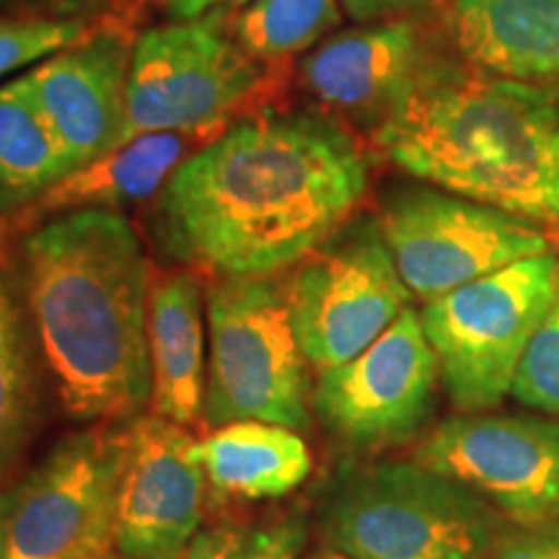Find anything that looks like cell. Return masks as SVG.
I'll return each mask as SVG.
<instances>
[{
  "label": "cell",
  "mask_w": 559,
  "mask_h": 559,
  "mask_svg": "<svg viewBox=\"0 0 559 559\" xmlns=\"http://www.w3.org/2000/svg\"><path fill=\"white\" fill-rule=\"evenodd\" d=\"M124 425L70 432L0 487V559H91L115 549Z\"/></svg>",
  "instance_id": "obj_7"
},
{
  "label": "cell",
  "mask_w": 559,
  "mask_h": 559,
  "mask_svg": "<svg viewBox=\"0 0 559 559\" xmlns=\"http://www.w3.org/2000/svg\"><path fill=\"white\" fill-rule=\"evenodd\" d=\"M205 285L194 272L153 277L148 298L151 415L194 428L207 376Z\"/></svg>",
  "instance_id": "obj_16"
},
{
  "label": "cell",
  "mask_w": 559,
  "mask_h": 559,
  "mask_svg": "<svg viewBox=\"0 0 559 559\" xmlns=\"http://www.w3.org/2000/svg\"><path fill=\"white\" fill-rule=\"evenodd\" d=\"M198 138H205V132H153L130 140L60 179L29 207V218H55L73 210H117L148 200L164 190Z\"/></svg>",
  "instance_id": "obj_19"
},
{
  "label": "cell",
  "mask_w": 559,
  "mask_h": 559,
  "mask_svg": "<svg viewBox=\"0 0 559 559\" xmlns=\"http://www.w3.org/2000/svg\"><path fill=\"white\" fill-rule=\"evenodd\" d=\"M132 47L122 32H88L24 75L75 169L122 145Z\"/></svg>",
  "instance_id": "obj_15"
},
{
  "label": "cell",
  "mask_w": 559,
  "mask_h": 559,
  "mask_svg": "<svg viewBox=\"0 0 559 559\" xmlns=\"http://www.w3.org/2000/svg\"><path fill=\"white\" fill-rule=\"evenodd\" d=\"M207 376L202 425L311 428L309 360L293 332L283 275L213 277L205 288Z\"/></svg>",
  "instance_id": "obj_5"
},
{
  "label": "cell",
  "mask_w": 559,
  "mask_h": 559,
  "mask_svg": "<svg viewBox=\"0 0 559 559\" xmlns=\"http://www.w3.org/2000/svg\"><path fill=\"white\" fill-rule=\"evenodd\" d=\"M477 559H559V526L510 523Z\"/></svg>",
  "instance_id": "obj_26"
},
{
  "label": "cell",
  "mask_w": 559,
  "mask_h": 559,
  "mask_svg": "<svg viewBox=\"0 0 559 559\" xmlns=\"http://www.w3.org/2000/svg\"><path fill=\"white\" fill-rule=\"evenodd\" d=\"M115 0H0V16L39 21H88Z\"/></svg>",
  "instance_id": "obj_27"
},
{
  "label": "cell",
  "mask_w": 559,
  "mask_h": 559,
  "mask_svg": "<svg viewBox=\"0 0 559 559\" xmlns=\"http://www.w3.org/2000/svg\"><path fill=\"white\" fill-rule=\"evenodd\" d=\"M559 257H528L423 304L440 386L459 412H489L513 394L521 362L555 304Z\"/></svg>",
  "instance_id": "obj_6"
},
{
  "label": "cell",
  "mask_w": 559,
  "mask_h": 559,
  "mask_svg": "<svg viewBox=\"0 0 559 559\" xmlns=\"http://www.w3.org/2000/svg\"><path fill=\"white\" fill-rule=\"evenodd\" d=\"M513 396L523 407L559 417V283L555 304L521 362Z\"/></svg>",
  "instance_id": "obj_24"
},
{
  "label": "cell",
  "mask_w": 559,
  "mask_h": 559,
  "mask_svg": "<svg viewBox=\"0 0 559 559\" xmlns=\"http://www.w3.org/2000/svg\"><path fill=\"white\" fill-rule=\"evenodd\" d=\"M391 164L559 241V94L544 83L443 68L373 132Z\"/></svg>",
  "instance_id": "obj_3"
},
{
  "label": "cell",
  "mask_w": 559,
  "mask_h": 559,
  "mask_svg": "<svg viewBox=\"0 0 559 559\" xmlns=\"http://www.w3.org/2000/svg\"><path fill=\"white\" fill-rule=\"evenodd\" d=\"M449 66L415 21L394 19L326 39L300 62V83L321 107L376 132Z\"/></svg>",
  "instance_id": "obj_14"
},
{
  "label": "cell",
  "mask_w": 559,
  "mask_h": 559,
  "mask_svg": "<svg viewBox=\"0 0 559 559\" xmlns=\"http://www.w3.org/2000/svg\"><path fill=\"white\" fill-rule=\"evenodd\" d=\"M264 83L223 9L153 26L135 39L122 145L153 132H205L226 120Z\"/></svg>",
  "instance_id": "obj_9"
},
{
  "label": "cell",
  "mask_w": 559,
  "mask_h": 559,
  "mask_svg": "<svg viewBox=\"0 0 559 559\" xmlns=\"http://www.w3.org/2000/svg\"><path fill=\"white\" fill-rule=\"evenodd\" d=\"M210 498L277 500L309 479L313 456L298 430L270 423H230L200 440Z\"/></svg>",
  "instance_id": "obj_18"
},
{
  "label": "cell",
  "mask_w": 559,
  "mask_h": 559,
  "mask_svg": "<svg viewBox=\"0 0 559 559\" xmlns=\"http://www.w3.org/2000/svg\"><path fill=\"white\" fill-rule=\"evenodd\" d=\"M368 177L366 151L332 117L262 115L174 169L158 192L160 236L215 277L285 275L353 218Z\"/></svg>",
  "instance_id": "obj_1"
},
{
  "label": "cell",
  "mask_w": 559,
  "mask_h": 559,
  "mask_svg": "<svg viewBox=\"0 0 559 559\" xmlns=\"http://www.w3.org/2000/svg\"><path fill=\"white\" fill-rule=\"evenodd\" d=\"M438 386V358L419 311L409 306L360 355L321 370L311 391V412L347 451L379 453L428 428Z\"/></svg>",
  "instance_id": "obj_11"
},
{
  "label": "cell",
  "mask_w": 559,
  "mask_h": 559,
  "mask_svg": "<svg viewBox=\"0 0 559 559\" xmlns=\"http://www.w3.org/2000/svg\"><path fill=\"white\" fill-rule=\"evenodd\" d=\"M306 542H309V519L298 510H290L247 528L239 559H300Z\"/></svg>",
  "instance_id": "obj_25"
},
{
  "label": "cell",
  "mask_w": 559,
  "mask_h": 559,
  "mask_svg": "<svg viewBox=\"0 0 559 559\" xmlns=\"http://www.w3.org/2000/svg\"><path fill=\"white\" fill-rule=\"evenodd\" d=\"M283 280L293 332L317 373L353 360L412 306L379 215L349 218Z\"/></svg>",
  "instance_id": "obj_8"
},
{
  "label": "cell",
  "mask_w": 559,
  "mask_h": 559,
  "mask_svg": "<svg viewBox=\"0 0 559 559\" xmlns=\"http://www.w3.org/2000/svg\"><path fill=\"white\" fill-rule=\"evenodd\" d=\"M340 24V0H249L234 34L251 58L267 62L311 50Z\"/></svg>",
  "instance_id": "obj_22"
},
{
  "label": "cell",
  "mask_w": 559,
  "mask_h": 559,
  "mask_svg": "<svg viewBox=\"0 0 559 559\" xmlns=\"http://www.w3.org/2000/svg\"><path fill=\"white\" fill-rule=\"evenodd\" d=\"M164 3L174 19L190 21L215 9H226V5H247L249 0H164Z\"/></svg>",
  "instance_id": "obj_30"
},
{
  "label": "cell",
  "mask_w": 559,
  "mask_h": 559,
  "mask_svg": "<svg viewBox=\"0 0 559 559\" xmlns=\"http://www.w3.org/2000/svg\"><path fill=\"white\" fill-rule=\"evenodd\" d=\"M510 523L461 481L412 461H345L321 487L319 547L349 559H477Z\"/></svg>",
  "instance_id": "obj_4"
},
{
  "label": "cell",
  "mask_w": 559,
  "mask_h": 559,
  "mask_svg": "<svg viewBox=\"0 0 559 559\" xmlns=\"http://www.w3.org/2000/svg\"><path fill=\"white\" fill-rule=\"evenodd\" d=\"M91 559H130V557H124L122 551H117V549H109V551H104V555L91 557Z\"/></svg>",
  "instance_id": "obj_32"
},
{
  "label": "cell",
  "mask_w": 559,
  "mask_h": 559,
  "mask_svg": "<svg viewBox=\"0 0 559 559\" xmlns=\"http://www.w3.org/2000/svg\"><path fill=\"white\" fill-rule=\"evenodd\" d=\"M243 534L247 528L234 526V523L202 528L179 559H239Z\"/></svg>",
  "instance_id": "obj_28"
},
{
  "label": "cell",
  "mask_w": 559,
  "mask_h": 559,
  "mask_svg": "<svg viewBox=\"0 0 559 559\" xmlns=\"http://www.w3.org/2000/svg\"><path fill=\"white\" fill-rule=\"evenodd\" d=\"M75 171L24 75L0 86V218L32 207Z\"/></svg>",
  "instance_id": "obj_20"
},
{
  "label": "cell",
  "mask_w": 559,
  "mask_h": 559,
  "mask_svg": "<svg viewBox=\"0 0 559 559\" xmlns=\"http://www.w3.org/2000/svg\"><path fill=\"white\" fill-rule=\"evenodd\" d=\"M461 58L523 83L559 81V0H449Z\"/></svg>",
  "instance_id": "obj_17"
},
{
  "label": "cell",
  "mask_w": 559,
  "mask_h": 559,
  "mask_svg": "<svg viewBox=\"0 0 559 559\" xmlns=\"http://www.w3.org/2000/svg\"><path fill=\"white\" fill-rule=\"evenodd\" d=\"M417 464L461 481L521 526H559V417L459 412L415 449Z\"/></svg>",
  "instance_id": "obj_12"
},
{
  "label": "cell",
  "mask_w": 559,
  "mask_h": 559,
  "mask_svg": "<svg viewBox=\"0 0 559 559\" xmlns=\"http://www.w3.org/2000/svg\"><path fill=\"white\" fill-rule=\"evenodd\" d=\"M88 21H39L0 16V79L26 66H37L50 55L86 37Z\"/></svg>",
  "instance_id": "obj_23"
},
{
  "label": "cell",
  "mask_w": 559,
  "mask_h": 559,
  "mask_svg": "<svg viewBox=\"0 0 559 559\" xmlns=\"http://www.w3.org/2000/svg\"><path fill=\"white\" fill-rule=\"evenodd\" d=\"M39 419L37 366L24 313L0 272V474L26 451Z\"/></svg>",
  "instance_id": "obj_21"
},
{
  "label": "cell",
  "mask_w": 559,
  "mask_h": 559,
  "mask_svg": "<svg viewBox=\"0 0 559 559\" xmlns=\"http://www.w3.org/2000/svg\"><path fill=\"white\" fill-rule=\"evenodd\" d=\"M379 223L404 285L423 304L555 249L531 223L440 187L394 190Z\"/></svg>",
  "instance_id": "obj_10"
},
{
  "label": "cell",
  "mask_w": 559,
  "mask_h": 559,
  "mask_svg": "<svg viewBox=\"0 0 559 559\" xmlns=\"http://www.w3.org/2000/svg\"><path fill=\"white\" fill-rule=\"evenodd\" d=\"M432 0H340L345 13L358 24H376L381 19H394L430 5Z\"/></svg>",
  "instance_id": "obj_29"
},
{
  "label": "cell",
  "mask_w": 559,
  "mask_h": 559,
  "mask_svg": "<svg viewBox=\"0 0 559 559\" xmlns=\"http://www.w3.org/2000/svg\"><path fill=\"white\" fill-rule=\"evenodd\" d=\"M124 430L115 549L130 559H179L202 531L210 498L200 440L151 412L130 419Z\"/></svg>",
  "instance_id": "obj_13"
},
{
  "label": "cell",
  "mask_w": 559,
  "mask_h": 559,
  "mask_svg": "<svg viewBox=\"0 0 559 559\" xmlns=\"http://www.w3.org/2000/svg\"><path fill=\"white\" fill-rule=\"evenodd\" d=\"M37 345L75 423H130L151 404V260L120 210H73L21 247Z\"/></svg>",
  "instance_id": "obj_2"
},
{
  "label": "cell",
  "mask_w": 559,
  "mask_h": 559,
  "mask_svg": "<svg viewBox=\"0 0 559 559\" xmlns=\"http://www.w3.org/2000/svg\"><path fill=\"white\" fill-rule=\"evenodd\" d=\"M304 559H349V557L340 555V551H332V549H326V547H319V549H313L311 555H306Z\"/></svg>",
  "instance_id": "obj_31"
}]
</instances>
